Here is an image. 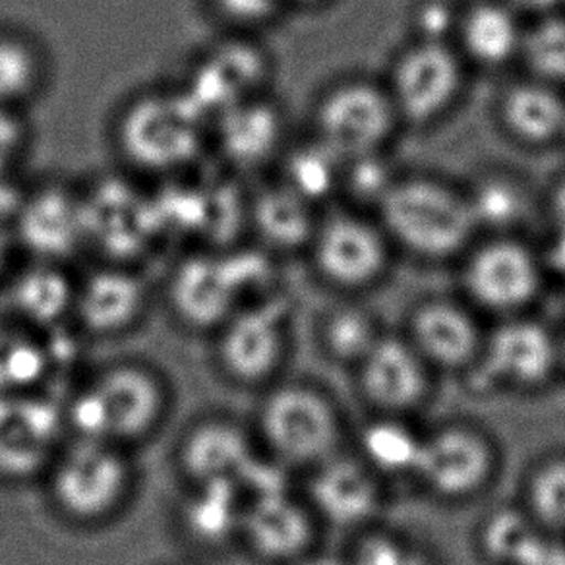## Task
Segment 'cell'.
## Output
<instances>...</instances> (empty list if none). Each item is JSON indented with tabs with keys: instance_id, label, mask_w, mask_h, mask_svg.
<instances>
[{
	"instance_id": "484cf974",
	"label": "cell",
	"mask_w": 565,
	"mask_h": 565,
	"mask_svg": "<svg viewBox=\"0 0 565 565\" xmlns=\"http://www.w3.org/2000/svg\"><path fill=\"white\" fill-rule=\"evenodd\" d=\"M53 79L55 63L45 41L24 25L0 24V109L30 113Z\"/></svg>"
},
{
	"instance_id": "8d00e7d4",
	"label": "cell",
	"mask_w": 565,
	"mask_h": 565,
	"mask_svg": "<svg viewBox=\"0 0 565 565\" xmlns=\"http://www.w3.org/2000/svg\"><path fill=\"white\" fill-rule=\"evenodd\" d=\"M519 63L526 76L565 87V9L533 18L525 25Z\"/></svg>"
},
{
	"instance_id": "7a4b0ae2",
	"label": "cell",
	"mask_w": 565,
	"mask_h": 565,
	"mask_svg": "<svg viewBox=\"0 0 565 565\" xmlns=\"http://www.w3.org/2000/svg\"><path fill=\"white\" fill-rule=\"evenodd\" d=\"M252 434L269 463L302 477L351 446L353 426L326 385L310 377H281L262 390Z\"/></svg>"
},
{
	"instance_id": "f546056e",
	"label": "cell",
	"mask_w": 565,
	"mask_h": 565,
	"mask_svg": "<svg viewBox=\"0 0 565 565\" xmlns=\"http://www.w3.org/2000/svg\"><path fill=\"white\" fill-rule=\"evenodd\" d=\"M384 333L380 318L354 297L326 308L315 326L318 353L330 366L347 374L353 372Z\"/></svg>"
},
{
	"instance_id": "7402d4cb",
	"label": "cell",
	"mask_w": 565,
	"mask_h": 565,
	"mask_svg": "<svg viewBox=\"0 0 565 565\" xmlns=\"http://www.w3.org/2000/svg\"><path fill=\"white\" fill-rule=\"evenodd\" d=\"M287 120L271 94L243 103L212 120V156L227 173L250 174L281 159Z\"/></svg>"
},
{
	"instance_id": "277c9868",
	"label": "cell",
	"mask_w": 565,
	"mask_h": 565,
	"mask_svg": "<svg viewBox=\"0 0 565 565\" xmlns=\"http://www.w3.org/2000/svg\"><path fill=\"white\" fill-rule=\"evenodd\" d=\"M169 387L158 370L138 361L105 364L68 405L72 438L130 448L158 433L169 408Z\"/></svg>"
},
{
	"instance_id": "b9f144b4",
	"label": "cell",
	"mask_w": 565,
	"mask_h": 565,
	"mask_svg": "<svg viewBox=\"0 0 565 565\" xmlns=\"http://www.w3.org/2000/svg\"><path fill=\"white\" fill-rule=\"evenodd\" d=\"M14 212H17L14 207L0 204V285L2 287L24 259L18 243L17 228H14Z\"/></svg>"
},
{
	"instance_id": "603a6c76",
	"label": "cell",
	"mask_w": 565,
	"mask_h": 565,
	"mask_svg": "<svg viewBox=\"0 0 565 565\" xmlns=\"http://www.w3.org/2000/svg\"><path fill=\"white\" fill-rule=\"evenodd\" d=\"M262 454L252 430L228 416H207L192 424L177 448V467L189 487L243 480Z\"/></svg>"
},
{
	"instance_id": "d6a6232c",
	"label": "cell",
	"mask_w": 565,
	"mask_h": 565,
	"mask_svg": "<svg viewBox=\"0 0 565 565\" xmlns=\"http://www.w3.org/2000/svg\"><path fill=\"white\" fill-rule=\"evenodd\" d=\"M515 500L541 531L565 539V449L542 451L526 463Z\"/></svg>"
},
{
	"instance_id": "7bdbcfd3",
	"label": "cell",
	"mask_w": 565,
	"mask_h": 565,
	"mask_svg": "<svg viewBox=\"0 0 565 565\" xmlns=\"http://www.w3.org/2000/svg\"><path fill=\"white\" fill-rule=\"evenodd\" d=\"M519 565H565V539L544 536Z\"/></svg>"
},
{
	"instance_id": "83f0119b",
	"label": "cell",
	"mask_w": 565,
	"mask_h": 565,
	"mask_svg": "<svg viewBox=\"0 0 565 565\" xmlns=\"http://www.w3.org/2000/svg\"><path fill=\"white\" fill-rule=\"evenodd\" d=\"M4 287L10 292V307L28 326L55 328L72 320L76 275L68 271V264L24 258Z\"/></svg>"
},
{
	"instance_id": "5bb4252c",
	"label": "cell",
	"mask_w": 565,
	"mask_h": 565,
	"mask_svg": "<svg viewBox=\"0 0 565 565\" xmlns=\"http://www.w3.org/2000/svg\"><path fill=\"white\" fill-rule=\"evenodd\" d=\"M349 376L354 397L366 415L413 420L433 407L441 380L401 330H385Z\"/></svg>"
},
{
	"instance_id": "30bf717a",
	"label": "cell",
	"mask_w": 565,
	"mask_h": 565,
	"mask_svg": "<svg viewBox=\"0 0 565 565\" xmlns=\"http://www.w3.org/2000/svg\"><path fill=\"white\" fill-rule=\"evenodd\" d=\"M213 335L223 376L262 392L285 377L291 359V307L279 295L244 305Z\"/></svg>"
},
{
	"instance_id": "5b68a950",
	"label": "cell",
	"mask_w": 565,
	"mask_h": 565,
	"mask_svg": "<svg viewBox=\"0 0 565 565\" xmlns=\"http://www.w3.org/2000/svg\"><path fill=\"white\" fill-rule=\"evenodd\" d=\"M502 471V444L487 424L471 416H446L423 426L411 488L436 505L465 508L490 494Z\"/></svg>"
},
{
	"instance_id": "9c48e42d",
	"label": "cell",
	"mask_w": 565,
	"mask_h": 565,
	"mask_svg": "<svg viewBox=\"0 0 565 565\" xmlns=\"http://www.w3.org/2000/svg\"><path fill=\"white\" fill-rule=\"evenodd\" d=\"M393 244L374 213H322L307 254L316 277L343 297L369 292L392 267Z\"/></svg>"
},
{
	"instance_id": "d6986e66",
	"label": "cell",
	"mask_w": 565,
	"mask_h": 565,
	"mask_svg": "<svg viewBox=\"0 0 565 565\" xmlns=\"http://www.w3.org/2000/svg\"><path fill=\"white\" fill-rule=\"evenodd\" d=\"M487 330L461 297H426L411 307L401 333L438 376L459 380L479 359Z\"/></svg>"
},
{
	"instance_id": "ac0fdd59",
	"label": "cell",
	"mask_w": 565,
	"mask_h": 565,
	"mask_svg": "<svg viewBox=\"0 0 565 565\" xmlns=\"http://www.w3.org/2000/svg\"><path fill=\"white\" fill-rule=\"evenodd\" d=\"M167 300L184 328L213 333L238 308L250 305L235 254L227 256L212 248L190 252L174 264L167 281Z\"/></svg>"
},
{
	"instance_id": "c3c4849f",
	"label": "cell",
	"mask_w": 565,
	"mask_h": 565,
	"mask_svg": "<svg viewBox=\"0 0 565 565\" xmlns=\"http://www.w3.org/2000/svg\"><path fill=\"white\" fill-rule=\"evenodd\" d=\"M562 141L565 143V128H564V138H562Z\"/></svg>"
},
{
	"instance_id": "ba28073f",
	"label": "cell",
	"mask_w": 565,
	"mask_h": 565,
	"mask_svg": "<svg viewBox=\"0 0 565 565\" xmlns=\"http://www.w3.org/2000/svg\"><path fill=\"white\" fill-rule=\"evenodd\" d=\"M548 277L541 250L515 233L488 235L459 258V297L492 322L533 315Z\"/></svg>"
},
{
	"instance_id": "4dcf8cb0",
	"label": "cell",
	"mask_w": 565,
	"mask_h": 565,
	"mask_svg": "<svg viewBox=\"0 0 565 565\" xmlns=\"http://www.w3.org/2000/svg\"><path fill=\"white\" fill-rule=\"evenodd\" d=\"M244 500L243 487L235 482L190 487L181 511L184 533L204 548H223L238 542Z\"/></svg>"
},
{
	"instance_id": "7dc6e473",
	"label": "cell",
	"mask_w": 565,
	"mask_h": 565,
	"mask_svg": "<svg viewBox=\"0 0 565 565\" xmlns=\"http://www.w3.org/2000/svg\"><path fill=\"white\" fill-rule=\"evenodd\" d=\"M291 10H316L323 9L326 4H330L331 0H287Z\"/></svg>"
},
{
	"instance_id": "4316f807",
	"label": "cell",
	"mask_w": 565,
	"mask_h": 565,
	"mask_svg": "<svg viewBox=\"0 0 565 565\" xmlns=\"http://www.w3.org/2000/svg\"><path fill=\"white\" fill-rule=\"evenodd\" d=\"M562 87L525 76L503 89L498 120L519 146L541 150L564 138L565 95Z\"/></svg>"
},
{
	"instance_id": "f907efd6",
	"label": "cell",
	"mask_w": 565,
	"mask_h": 565,
	"mask_svg": "<svg viewBox=\"0 0 565 565\" xmlns=\"http://www.w3.org/2000/svg\"><path fill=\"white\" fill-rule=\"evenodd\" d=\"M179 565H181V564H179Z\"/></svg>"
},
{
	"instance_id": "ffe728a7",
	"label": "cell",
	"mask_w": 565,
	"mask_h": 565,
	"mask_svg": "<svg viewBox=\"0 0 565 565\" xmlns=\"http://www.w3.org/2000/svg\"><path fill=\"white\" fill-rule=\"evenodd\" d=\"M14 228L24 258L71 264L87 250L82 189L56 179L24 186Z\"/></svg>"
},
{
	"instance_id": "4fadbf2b",
	"label": "cell",
	"mask_w": 565,
	"mask_h": 565,
	"mask_svg": "<svg viewBox=\"0 0 565 565\" xmlns=\"http://www.w3.org/2000/svg\"><path fill=\"white\" fill-rule=\"evenodd\" d=\"M467 71L454 43L411 40L393 56L384 79L401 125L428 128L446 117L463 95Z\"/></svg>"
},
{
	"instance_id": "8fae6325",
	"label": "cell",
	"mask_w": 565,
	"mask_h": 565,
	"mask_svg": "<svg viewBox=\"0 0 565 565\" xmlns=\"http://www.w3.org/2000/svg\"><path fill=\"white\" fill-rule=\"evenodd\" d=\"M399 128L384 79L351 76L331 82L316 97L310 136L345 161L387 151Z\"/></svg>"
},
{
	"instance_id": "e0dca14e",
	"label": "cell",
	"mask_w": 565,
	"mask_h": 565,
	"mask_svg": "<svg viewBox=\"0 0 565 565\" xmlns=\"http://www.w3.org/2000/svg\"><path fill=\"white\" fill-rule=\"evenodd\" d=\"M323 526L299 490L271 484L246 494L238 544L264 565H287L320 548Z\"/></svg>"
},
{
	"instance_id": "e575fe53",
	"label": "cell",
	"mask_w": 565,
	"mask_h": 565,
	"mask_svg": "<svg viewBox=\"0 0 565 565\" xmlns=\"http://www.w3.org/2000/svg\"><path fill=\"white\" fill-rule=\"evenodd\" d=\"M479 231L488 235L515 233L525 220L526 192L521 182L508 173H484L465 189Z\"/></svg>"
},
{
	"instance_id": "ab89813d",
	"label": "cell",
	"mask_w": 565,
	"mask_h": 565,
	"mask_svg": "<svg viewBox=\"0 0 565 565\" xmlns=\"http://www.w3.org/2000/svg\"><path fill=\"white\" fill-rule=\"evenodd\" d=\"M33 130L28 113L0 109V186L20 184L18 173L32 151Z\"/></svg>"
},
{
	"instance_id": "9a60e30c",
	"label": "cell",
	"mask_w": 565,
	"mask_h": 565,
	"mask_svg": "<svg viewBox=\"0 0 565 565\" xmlns=\"http://www.w3.org/2000/svg\"><path fill=\"white\" fill-rule=\"evenodd\" d=\"M300 494L322 523L347 536L385 521L393 490L351 446L300 477Z\"/></svg>"
},
{
	"instance_id": "52a82bcc",
	"label": "cell",
	"mask_w": 565,
	"mask_h": 565,
	"mask_svg": "<svg viewBox=\"0 0 565 565\" xmlns=\"http://www.w3.org/2000/svg\"><path fill=\"white\" fill-rule=\"evenodd\" d=\"M134 482L128 449L110 441L71 438L47 467L49 502L74 525H102L117 518Z\"/></svg>"
},
{
	"instance_id": "2e32d148",
	"label": "cell",
	"mask_w": 565,
	"mask_h": 565,
	"mask_svg": "<svg viewBox=\"0 0 565 565\" xmlns=\"http://www.w3.org/2000/svg\"><path fill=\"white\" fill-rule=\"evenodd\" d=\"M134 179L122 171V179L113 174L79 186L86 248L97 252L99 259L140 266L143 252L161 236L156 202Z\"/></svg>"
},
{
	"instance_id": "d590c367",
	"label": "cell",
	"mask_w": 565,
	"mask_h": 565,
	"mask_svg": "<svg viewBox=\"0 0 565 565\" xmlns=\"http://www.w3.org/2000/svg\"><path fill=\"white\" fill-rule=\"evenodd\" d=\"M343 552L351 565H441L430 546L387 519L351 534Z\"/></svg>"
},
{
	"instance_id": "cb8c5ba5",
	"label": "cell",
	"mask_w": 565,
	"mask_h": 565,
	"mask_svg": "<svg viewBox=\"0 0 565 565\" xmlns=\"http://www.w3.org/2000/svg\"><path fill=\"white\" fill-rule=\"evenodd\" d=\"M322 213L281 179L248 196L246 228L269 254H305Z\"/></svg>"
},
{
	"instance_id": "836d02e7",
	"label": "cell",
	"mask_w": 565,
	"mask_h": 565,
	"mask_svg": "<svg viewBox=\"0 0 565 565\" xmlns=\"http://www.w3.org/2000/svg\"><path fill=\"white\" fill-rule=\"evenodd\" d=\"M279 161V179L318 207L328 198L339 194L343 159L326 148L322 141L316 140L315 136L295 143L292 148L287 146Z\"/></svg>"
},
{
	"instance_id": "f6af8a7d",
	"label": "cell",
	"mask_w": 565,
	"mask_h": 565,
	"mask_svg": "<svg viewBox=\"0 0 565 565\" xmlns=\"http://www.w3.org/2000/svg\"><path fill=\"white\" fill-rule=\"evenodd\" d=\"M523 18H539L565 9V0H505Z\"/></svg>"
},
{
	"instance_id": "8992f818",
	"label": "cell",
	"mask_w": 565,
	"mask_h": 565,
	"mask_svg": "<svg viewBox=\"0 0 565 565\" xmlns=\"http://www.w3.org/2000/svg\"><path fill=\"white\" fill-rule=\"evenodd\" d=\"M457 382L480 401L544 395L565 382L562 335L533 315L495 320L479 359Z\"/></svg>"
},
{
	"instance_id": "d4e9b609",
	"label": "cell",
	"mask_w": 565,
	"mask_h": 565,
	"mask_svg": "<svg viewBox=\"0 0 565 565\" xmlns=\"http://www.w3.org/2000/svg\"><path fill=\"white\" fill-rule=\"evenodd\" d=\"M525 25L505 0H472L459 10L454 45L469 66L498 71L519 61Z\"/></svg>"
},
{
	"instance_id": "60d3db41",
	"label": "cell",
	"mask_w": 565,
	"mask_h": 565,
	"mask_svg": "<svg viewBox=\"0 0 565 565\" xmlns=\"http://www.w3.org/2000/svg\"><path fill=\"white\" fill-rule=\"evenodd\" d=\"M459 10L451 0H416L408 17L413 40L454 43Z\"/></svg>"
},
{
	"instance_id": "f1b7e54d",
	"label": "cell",
	"mask_w": 565,
	"mask_h": 565,
	"mask_svg": "<svg viewBox=\"0 0 565 565\" xmlns=\"http://www.w3.org/2000/svg\"><path fill=\"white\" fill-rule=\"evenodd\" d=\"M423 426L413 418L366 415L353 426L351 448L395 490L413 484Z\"/></svg>"
},
{
	"instance_id": "44dd1931",
	"label": "cell",
	"mask_w": 565,
	"mask_h": 565,
	"mask_svg": "<svg viewBox=\"0 0 565 565\" xmlns=\"http://www.w3.org/2000/svg\"><path fill=\"white\" fill-rule=\"evenodd\" d=\"M150 300V281L138 264L97 259L76 275L72 320L92 338H120L143 322Z\"/></svg>"
},
{
	"instance_id": "f35d334b",
	"label": "cell",
	"mask_w": 565,
	"mask_h": 565,
	"mask_svg": "<svg viewBox=\"0 0 565 565\" xmlns=\"http://www.w3.org/2000/svg\"><path fill=\"white\" fill-rule=\"evenodd\" d=\"M205 14L220 32L262 35L287 12V0H202Z\"/></svg>"
},
{
	"instance_id": "681fc988",
	"label": "cell",
	"mask_w": 565,
	"mask_h": 565,
	"mask_svg": "<svg viewBox=\"0 0 565 565\" xmlns=\"http://www.w3.org/2000/svg\"><path fill=\"white\" fill-rule=\"evenodd\" d=\"M564 281H565V279H564Z\"/></svg>"
},
{
	"instance_id": "1f68e13d",
	"label": "cell",
	"mask_w": 565,
	"mask_h": 565,
	"mask_svg": "<svg viewBox=\"0 0 565 565\" xmlns=\"http://www.w3.org/2000/svg\"><path fill=\"white\" fill-rule=\"evenodd\" d=\"M548 536L529 518L518 500L498 503L472 529V548L487 565H519Z\"/></svg>"
},
{
	"instance_id": "7c38bea8",
	"label": "cell",
	"mask_w": 565,
	"mask_h": 565,
	"mask_svg": "<svg viewBox=\"0 0 565 565\" xmlns=\"http://www.w3.org/2000/svg\"><path fill=\"white\" fill-rule=\"evenodd\" d=\"M274 76V56L259 35L220 32L217 40L194 53L177 84L213 120L269 94Z\"/></svg>"
},
{
	"instance_id": "bcb514c9",
	"label": "cell",
	"mask_w": 565,
	"mask_h": 565,
	"mask_svg": "<svg viewBox=\"0 0 565 565\" xmlns=\"http://www.w3.org/2000/svg\"><path fill=\"white\" fill-rule=\"evenodd\" d=\"M287 565H351V562H349V557H347L343 550L331 552V550L320 546V548L308 552L307 556L299 557V559H295V562Z\"/></svg>"
},
{
	"instance_id": "74e56055",
	"label": "cell",
	"mask_w": 565,
	"mask_h": 565,
	"mask_svg": "<svg viewBox=\"0 0 565 565\" xmlns=\"http://www.w3.org/2000/svg\"><path fill=\"white\" fill-rule=\"evenodd\" d=\"M399 173L393 171L387 151L345 159L341 169L339 192L345 194L349 207L374 213L390 192Z\"/></svg>"
},
{
	"instance_id": "6da1fadb",
	"label": "cell",
	"mask_w": 565,
	"mask_h": 565,
	"mask_svg": "<svg viewBox=\"0 0 565 565\" xmlns=\"http://www.w3.org/2000/svg\"><path fill=\"white\" fill-rule=\"evenodd\" d=\"M110 146L126 173L173 181L194 173L212 156V118L179 84L143 87L110 118Z\"/></svg>"
},
{
	"instance_id": "3957f363",
	"label": "cell",
	"mask_w": 565,
	"mask_h": 565,
	"mask_svg": "<svg viewBox=\"0 0 565 565\" xmlns=\"http://www.w3.org/2000/svg\"><path fill=\"white\" fill-rule=\"evenodd\" d=\"M393 248L423 262H451L480 231L467 192L430 174H399L376 210Z\"/></svg>"
},
{
	"instance_id": "ee69618b",
	"label": "cell",
	"mask_w": 565,
	"mask_h": 565,
	"mask_svg": "<svg viewBox=\"0 0 565 565\" xmlns=\"http://www.w3.org/2000/svg\"><path fill=\"white\" fill-rule=\"evenodd\" d=\"M546 207H548L552 231L565 233V173L559 174L557 181L552 184L548 200H546Z\"/></svg>"
}]
</instances>
